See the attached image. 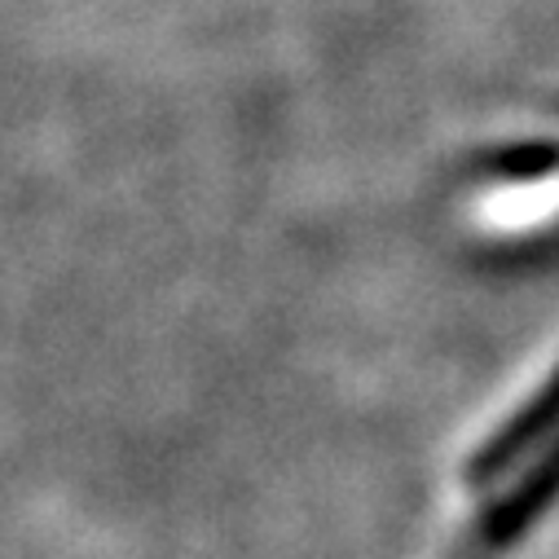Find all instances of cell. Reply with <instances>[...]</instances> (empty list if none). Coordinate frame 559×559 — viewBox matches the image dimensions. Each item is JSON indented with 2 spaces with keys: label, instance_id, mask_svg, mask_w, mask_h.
Wrapping results in <instances>:
<instances>
[{
  "label": "cell",
  "instance_id": "obj_3",
  "mask_svg": "<svg viewBox=\"0 0 559 559\" xmlns=\"http://www.w3.org/2000/svg\"><path fill=\"white\" fill-rule=\"evenodd\" d=\"M480 177L489 181H507V186H533L559 173V142H511V146H493L476 159Z\"/></svg>",
  "mask_w": 559,
  "mask_h": 559
},
{
  "label": "cell",
  "instance_id": "obj_1",
  "mask_svg": "<svg viewBox=\"0 0 559 559\" xmlns=\"http://www.w3.org/2000/svg\"><path fill=\"white\" fill-rule=\"evenodd\" d=\"M550 432H559V366L546 374V383L507 418L498 432H489L476 454L463 467L467 485H493L502 472H511L520 459H528Z\"/></svg>",
  "mask_w": 559,
  "mask_h": 559
},
{
  "label": "cell",
  "instance_id": "obj_2",
  "mask_svg": "<svg viewBox=\"0 0 559 559\" xmlns=\"http://www.w3.org/2000/svg\"><path fill=\"white\" fill-rule=\"evenodd\" d=\"M559 498V441L533 459V467L502 493L493 498L480 520H476V546L480 550H507L511 542H520L533 520Z\"/></svg>",
  "mask_w": 559,
  "mask_h": 559
}]
</instances>
